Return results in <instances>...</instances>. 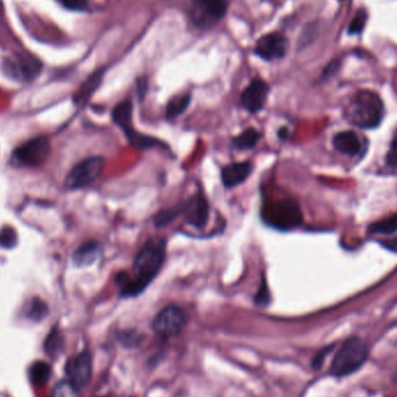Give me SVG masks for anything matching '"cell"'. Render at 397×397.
<instances>
[{"mask_svg":"<svg viewBox=\"0 0 397 397\" xmlns=\"http://www.w3.org/2000/svg\"><path fill=\"white\" fill-rule=\"evenodd\" d=\"M166 257V239L154 237L144 244L139 251L132 265V276L119 273L115 283L123 298L140 295L162 269Z\"/></svg>","mask_w":397,"mask_h":397,"instance_id":"6da1fadb","label":"cell"},{"mask_svg":"<svg viewBox=\"0 0 397 397\" xmlns=\"http://www.w3.org/2000/svg\"><path fill=\"white\" fill-rule=\"evenodd\" d=\"M368 346L358 337H351L336 352L331 363L330 374L336 378H346L357 373L368 359Z\"/></svg>","mask_w":397,"mask_h":397,"instance_id":"7a4b0ae2","label":"cell"},{"mask_svg":"<svg viewBox=\"0 0 397 397\" xmlns=\"http://www.w3.org/2000/svg\"><path fill=\"white\" fill-rule=\"evenodd\" d=\"M383 118V103L376 93L361 91L347 106V119L360 128H375Z\"/></svg>","mask_w":397,"mask_h":397,"instance_id":"3957f363","label":"cell"},{"mask_svg":"<svg viewBox=\"0 0 397 397\" xmlns=\"http://www.w3.org/2000/svg\"><path fill=\"white\" fill-rule=\"evenodd\" d=\"M263 220L269 227L286 232L298 228L303 221V215L301 208L295 200L285 198L265 206L263 210Z\"/></svg>","mask_w":397,"mask_h":397,"instance_id":"277c9868","label":"cell"},{"mask_svg":"<svg viewBox=\"0 0 397 397\" xmlns=\"http://www.w3.org/2000/svg\"><path fill=\"white\" fill-rule=\"evenodd\" d=\"M105 159L93 156L78 163L66 176L65 187L68 190H79L88 187L101 176L105 167Z\"/></svg>","mask_w":397,"mask_h":397,"instance_id":"5b68a950","label":"cell"},{"mask_svg":"<svg viewBox=\"0 0 397 397\" xmlns=\"http://www.w3.org/2000/svg\"><path fill=\"white\" fill-rule=\"evenodd\" d=\"M50 154V144L44 136L35 137L21 147L15 149L12 156V163L17 166L34 167L45 162Z\"/></svg>","mask_w":397,"mask_h":397,"instance_id":"8992f818","label":"cell"},{"mask_svg":"<svg viewBox=\"0 0 397 397\" xmlns=\"http://www.w3.org/2000/svg\"><path fill=\"white\" fill-rule=\"evenodd\" d=\"M187 323L184 310L176 305H167L162 309L152 322V329L162 337L179 335Z\"/></svg>","mask_w":397,"mask_h":397,"instance_id":"52a82bcc","label":"cell"},{"mask_svg":"<svg viewBox=\"0 0 397 397\" xmlns=\"http://www.w3.org/2000/svg\"><path fill=\"white\" fill-rule=\"evenodd\" d=\"M4 66L8 76L23 81H34L42 70V62L30 52L12 56Z\"/></svg>","mask_w":397,"mask_h":397,"instance_id":"ba28073f","label":"cell"},{"mask_svg":"<svg viewBox=\"0 0 397 397\" xmlns=\"http://www.w3.org/2000/svg\"><path fill=\"white\" fill-rule=\"evenodd\" d=\"M228 0H193L192 19L200 27H210L225 17Z\"/></svg>","mask_w":397,"mask_h":397,"instance_id":"9c48e42d","label":"cell"},{"mask_svg":"<svg viewBox=\"0 0 397 397\" xmlns=\"http://www.w3.org/2000/svg\"><path fill=\"white\" fill-rule=\"evenodd\" d=\"M66 380L81 389L88 385L92 375V360L88 352H81L69 359L65 366Z\"/></svg>","mask_w":397,"mask_h":397,"instance_id":"30bf717a","label":"cell"},{"mask_svg":"<svg viewBox=\"0 0 397 397\" xmlns=\"http://www.w3.org/2000/svg\"><path fill=\"white\" fill-rule=\"evenodd\" d=\"M288 49V41L283 34L271 33L261 37L256 43L254 52L265 61L283 59Z\"/></svg>","mask_w":397,"mask_h":397,"instance_id":"8fae6325","label":"cell"},{"mask_svg":"<svg viewBox=\"0 0 397 397\" xmlns=\"http://www.w3.org/2000/svg\"><path fill=\"white\" fill-rule=\"evenodd\" d=\"M269 86L267 83H265L261 79H254L251 81L244 92H243L242 106L249 112V113H258L264 108L267 96H269Z\"/></svg>","mask_w":397,"mask_h":397,"instance_id":"7c38bea8","label":"cell"},{"mask_svg":"<svg viewBox=\"0 0 397 397\" xmlns=\"http://www.w3.org/2000/svg\"><path fill=\"white\" fill-rule=\"evenodd\" d=\"M181 213L190 225L194 228H203L210 217V206L205 196L196 194L192 196L187 203L181 205Z\"/></svg>","mask_w":397,"mask_h":397,"instance_id":"4fadbf2b","label":"cell"},{"mask_svg":"<svg viewBox=\"0 0 397 397\" xmlns=\"http://www.w3.org/2000/svg\"><path fill=\"white\" fill-rule=\"evenodd\" d=\"M254 165L249 162L232 163L222 170L221 178L225 188L237 187L250 176Z\"/></svg>","mask_w":397,"mask_h":397,"instance_id":"5bb4252c","label":"cell"},{"mask_svg":"<svg viewBox=\"0 0 397 397\" xmlns=\"http://www.w3.org/2000/svg\"><path fill=\"white\" fill-rule=\"evenodd\" d=\"M103 72H105L103 69L96 71L83 83L81 88L74 94V103L81 106V105H85L88 100L91 99V96L94 94V92L101 84V81H103Z\"/></svg>","mask_w":397,"mask_h":397,"instance_id":"9a60e30c","label":"cell"},{"mask_svg":"<svg viewBox=\"0 0 397 397\" xmlns=\"http://www.w3.org/2000/svg\"><path fill=\"white\" fill-rule=\"evenodd\" d=\"M101 254V245L96 241L84 243L81 247L74 251V263L81 267L92 265Z\"/></svg>","mask_w":397,"mask_h":397,"instance_id":"2e32d148","label":"cell"},{"mask_svg":"<svg viewBox=\"0 0 397 397\" xmlns=\"http://www.w3.org/2000/svg\"><path fill=\"white\" fill-rule=\"evenodd\" d=\"M334 147H336V150H338L342 154L353 156V154H357L360 151V140L356 135V132H338L334 137Z\"/></svg>","mask_w":397,"mask_h":397,"instance_id":"e0dca14e","label":"cell"},{"mask_svg":"<svg viewBox=\"0 0 397 397\" xmlns=\"http://www.w3.org/2000/svg\"><path fill=\"white\" fill-rule=\"evenodd\" d=\"M112 119L123 132H127L132 129V103L129 100L122 101L114 107Z\"/></svg>","mask_w":397,"mask_h":397,"instance_id":"ac0fdd59","label":"cell"},{"mask_svg":"<svg viewBox=\"0 0 397 397\" xmlns=\"http://www.w3.org/2000/svg\"><path fill=\"white\" fill-rule=\"evenodd\" d=\"M261 132L257 129L249 128L232 140V145L237 150H250L261 140Z\"/></svg>","mask_w":397,"mask_h":397,"instance_id":"d6986e66","label":"cell"},{"mask_svg":"<svg viewBox=\"0 0 397 397\" xmlns=\"http://www.w3.org/2000/svg\"><path fill=\"white\" fill-rule=\"evenodd\" d=\"M191 99L192 96L190 93L173 96L172 99L170 100L169 103H167V107H166V116L169 119H172L183 114L190 106Z\"/></svg>","mask_w":397,"mask_h":397,"instance_id":"ffe728a7","label":"cell"},{"mask_svg":"<svg viewBox=\"0 0 397 397\" xmlns=\"http://www.w3.org/2000/svg\"><path fill=\"white\" fill-rule=\"evenodd\" d=\"M52 375V368L47 363L37 361L30 369V378L37 386H43L48 383Z\"/></svg>","mask_w":397,"mask_h":397,"instance_id":"44dd1931","label":"cell"},{"mask_svg":"<svg viewBox=\"0 0 397 397\" xmlns=\"http://www.w3.org/2000/svg\"><path fill=\"white\" fill-rule=\"evenodd\" d=\"M369 232L380 235H393L397 232V214L369 225Z\"/></svg>","mask_w":397,"mask_h":397,"instance_id":"7402d4cb","label":"cell"},{"mask_svg":"<svg viewBox=\"0 0 397 397\" xmlns=\"http://www.w3.org/2000/svg\"><path fill=\"white\" fill-rule=\"evenodd\" d=\"M27 317L34 322H40L48 314V305L41 298H33L27 305Z\"/></svg>","mask_w":397,"mask_h":397,"instance_id":"603a6c76","label":"cell"},{"mask_svg":"<svg viewBox=\"0 0 397 397\" xmlns=\"http://www.w3.org/2000/svg\"><path fill=\"white\" fill-rule=\"evenodd\" d=\"M179 213H181V206L179 207V208H178V207H173V208L161 210L159 214L154 215V225L159 227V228H161V227H165V225H170V223L178 216V214Z\"/></svg>","mask_w":397,"mask_h":397,"instance_id":"cb8c5ba5","label":"cell"},{"mask_svg":"<svg viewBox=\"0 0 397 397\" xmlns=\"http://www.w3.org/2000/svg\"><path fill=\"white\" fill-rule=\"evenodd\" d=\"M63 339L62 336L59 334V331L54 329V330L49 334L48 338L45 339L44 342V349H47V352L55 357L57 353H59V349L62 347Z\"/></svg>","mask_w":397,"mask_h":397,"instance_id":"d4e9b609","label":"cell"},{"mask_svg":"<svg viewBox=\"0 0 397 397\" xmlns=\"http://www.w3.org/2000/svg\"><path fill=\"white\" fill-rule=\"evenodd\" d=\"M52 397H79V389L69 383L68 380L57 383Z\"/></svg>","mask_w":397,"mask_h":397,"instance_id":"484cf974","label":"cell"},{"mask_svg":"<svg viewBox=\"0 0 397 397\" xmlns=\"http://www.w3.org/2000/svg\"><path fill=\"white\" fill-rule=\"evenodd\" d=\"M367 21V13L364 10H360L358 12L356 17L353 18L352 21L349 23V34H359L364 30L365 25Z\"/></svg>","mask_w":397,"mask_h":397,"instance_id":"4316f807","label":"cell"},{"mask_svg":"<svg viewBox=\"0 0 397 397\" xmlns=\"http://www.w3.org/2000/svg\"><path fill=\"white\" fill-rule=\"evenodd\" d=\"M17 241H18L17 232L11 227H6V228L3 229L0 232V244H1V247L11 249L17 244Z\"/></svg>","mask_w":397,"mask_h":397,"instance_id":"83f0119b","label":"cell"},{"mask_svg":"<svg viewBox=\"0 0 397 397\" xmlns=\"http://www.w3.org/2000/svg\"><path fill=\"white\" fill-rule=\"evenodd\" d=\"M256 305L259 307H266L271 302V294H269V287L265 280L261 281V288L258 291L256 298H254Z\"/></svg>","mask_w":397,"mask_h":397,"instance_id":"f1b7e54d","label":"cell"},{"mask_svg":"<svg viewBox=\"0 0 397 397\" xmlns=\"http://www.w3.org/2000/svg\"><path fill=\"white\" fill-rule=\"evenodd\" d=\"M59 3L71 11H85L90 0H59Z\"/></svg>","mask_w":397,"mask_h":397,"instance_id":"f546056e","label":"cell"},{"mask_svg":"<svg viewBox=\"0 0 397 397\" xmlns=\"http://www.w3.org/2000/svg\"><path fill=\"white\" fill-rule=\"evenodd\" d=\"M387 163L390 166H397V130L394 134L389 151H388V154H387Z\"/></svg>","mask_w":397,"mask_h":397,"instance_id":"4dcf8cb0","label":"cell"},{"mask_svg":"<svg viewBox=\"0 0 397 397\" xmlns=\"http://www.w3.org/2000/svg\"><path fill=\"white\" fill-rule=\"evenodd\" d=\"M121 340L123 342V344H130V345H134L135 343L139 342V335L135 334V332H128V331H125V332H122L121 335Z\"/></svg>","mask_w":397,"mask_h":397,"instance_id":"1f68e13d","label":"cell"},{"mask_svg":"<svg viewBox=\"0 0 397 397\" xmlns=\"http://www.w3.org/2000/svg\"><path fill=\"white\" fill-rule=\"evenodd\" d=\"M331 349H332V347H327V349H323V351H320V352L317 354L316 358L314 359V367H322L323 361L325 360V358H327V354L330 353Z\"/></svg>","mask_w":397,"mask_h":397,"instance_id":"d6a6232c","label":"cell"},{"mask_svg":"<svg viewBox=\"0 0 397 397\" xmlns=\"http://www.w3.org/2000/svg\"><path fill=\"white\" fill-rule=\"evenodd\" d=\"M383 247H386L387 249H389L391 251H397V237L396 238L388 239V241H385L383 242Z\"/></svg>","mask_w":397,"mask_h":397,"instance_id":"836d02e7","label":"cell"},{"mask_svg":"<svg viewBox=\"0 0 397 397\" xmlns=\"http://www.w3.org/2000/svg\"><path fill=\"white\" fill-rule=\"evenodd\" d=\"M145 90H147V79L143 78V79H141V81H139V91H140L141 96H144Z\"/></svg>","mask_w":397,"mask_h":397,"instance_id":"e575fe53","label":"cell"}]
</instances>
